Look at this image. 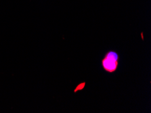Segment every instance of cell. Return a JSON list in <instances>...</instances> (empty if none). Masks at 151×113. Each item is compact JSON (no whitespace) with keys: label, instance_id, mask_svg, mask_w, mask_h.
I'll return each instance as SVG.
<instances>
[{"label":"cell","instance_id":"6da1fadb","mask_svg":"<svg viewBox=\"0 0 151 113\" xmlns=\"http://www.w3.org/2000/svg\"><path fill=\"white\" fill-rule=\"evenodd\" d=\"M118 59V55L115 52H108L102 61L103 68L107 72H114L117 68Z\"/></svg>","mask_w":151,"mask_h":113}]
</instances>
